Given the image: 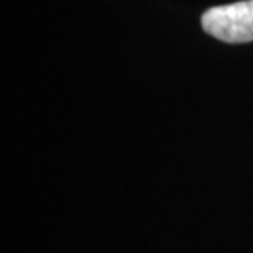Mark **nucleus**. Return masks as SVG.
Wrapping results in <instances>:
<instances>
[{"label":"nucleus","mask_w":253,"mask_h":253,"mask_svg":"<svg viewBox=\"0 0 253 253\" xmlns=\"http://www.w3.org/2000/svg\"><path fill=\"white\" fill-rule=\"evenodd\" d=\"M202 28L224 43L253 42V0L212 7L202 13Z\"/></svg>","instance_id":"f257e3e1"}]
</instances>
